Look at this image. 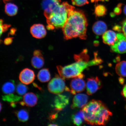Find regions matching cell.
<instances>
[{
	"label": "cell",
	"mask_w": 126,
	"mask_h": 126,
	"mask_svg": "<svg viewBox=\"0 0 126 126\" xmlns=\"http://www.w3.org/2000/svg\"><path fill=\"white\" fill-rule=\"evenodd\" d=\"M117 39V34L111 30L106 31L102 36L103 43L110 46L114 45Z\"/></svg>",
	"instance_id": "cell-17"
},
{
	"label": "cell",
	"mask_w": 126,
	"mask_h": 126,
	"mask_svg": "<svg viewBox=\"0 0 126 126\" xmlns=\"http://www.w3.org/2000/svg\"><path fill=\"white\" fill-rule=\"evenodd\" d=\"M71 1L73 5L79 7L89 3L88 0H71Z\"/></svg>",
	"instance_id": "cell-29"
},
{
	"label": "cell",
	"mask_w": 126,
	"mask_h": 126,
	"mask_svg": "<svg viewBox=\"0 0 126 126\" xmlns=\"http://www.w3.org/2000/svg\"><path fill=\"white\" fill-rule=\"evenodd\" d=\"M122 94L123 95L124 97L126 98V85L124 86V87Z\"/></svg>",
	"instance_id": "cell-34"
},
{
	"label": "cell",
	"mask_w": 126,
	"mask_h": 126,
	"mask_svg": "<svg viewBox=\"0 0 126 126\" xmlns=\"http://www.w3.org/2000/svg\"><path fill=\"white\" fill-rule=\"evenodd\" d=\"M37 78L39 81L42 83L47 82L51 78V76L48 69L44 68L41 70L37 75Z\"/></svg>",
	"instance_id": "cell-20"
},
{
	"label": "cell",
	"mask_w": 126,
	"mask_h": 126,
	"mask_svg": "<svg viewBox=\"0 0 126 126\" xmlns=\"http://www.w3.org/2000/svg\"><path fill=\"white\" fill-rule=\"evenodd\" d=\"M2 100L4 101L11 102H16L22 99L21 96L15 95L14 94H6L2 96Z\"/></svg>",
	"instance_id": "cell-26"
},
{
	"label": "cell",
	"mask_w": 126,
	"mask_h": 126,
	"mask_svg": "<svg viewBox=\"0 0 126 126\" xmlns=\"http://www.w3.org/2000/svg\"><path fill=\"white\" fill-rule=\"evenodd\" d=\"M107 28V25L104 22L99 21L94 23L92 30L94 33L97 35H101L106 32Z\"/></svg>",
	"instance_id": "cell-18"
},
{
	"label": "cell",
	"mask_w": 126,
	"mask_h": 126,
	"mask_svg": "<svg viewBox=\"0 0 126 126\" xmlns=\"http://www.w3.org/2000/svg\"><path fill=\"white\" fill-rule=\"evenodd\" d=\"M69 99L65 95L58 94L54 101V107L57 111H61L65 108L69 103Z\"/></svg>",
	"instance_id": "cell-15"
},
{
	"label": "cell",
	"mask_w": 126,
	"mask_h": 126,
	"mask_svg": "<svg viewBox=\"0 0 126 126\" xmlns=\"http://www.w3.org/2000/svg\"><path fill=\"white\" fill-rule=\"evenodd\" d=\"M2 108V105L1 102H0V112Z\"/></svg>",
	"instance_id": "cell-38"
},
{
	"label": "cell",
	"mask_w": 126,
	"mask_h": 126,
	"mask_svg": "<svg viewBox=\"0 0 126 126\" xmlns=\"http://www.w3.org/2000/svg\"><path fill=\"white\" fill-rule=\"evenodd\" d=\"M38 97L33 93H28L25 94L23 97V102L26 106L32 107L37 103Z\"/></svg>",
	"instance_id": "cell-16"
},
{
	"label": "cell",
	"mask_w": 126,
	"mask_h": 126,
	"mask_svg": "<svg viewBox=\"0 0 126 126\" xmlns=\"http://www.w3.org/2000/svg\"><path fill=\"white\" fill-rule=\"evenodd\" d=\"M34 72L31 69L26 68L21 71L19 75V79L20 81L26 85L31 84L35 78Z\"/></svg>",
	"instance_id": "cell-11"
},
{
	"label": "cell",
	"mask_w": 126,
	"mask_h": 126,
	"mask_svg": "<svg viewBox=\"0 0 126 126\" xmlns=\"http://www.w3.org/2000/svg\"><path fill=\"white\" fill-rule=\"evenodd\" d=\"M64 79L60 76L56 75L50 81L48 85V89L51 93L59 94L64 91H67L68 88L66 86Z\"/></svg>",
	"instance_id": "cell-5"
},
{
	"label": "cell",
	"mask_w": 126,
	"mask_h": 126,
	"mask_svg": "<svg viewBox=\"0 0 126 126\" xmlns=\"http://www.w3.org/2000/svg\"><path fill=\"white\" fill-rule=\"evenodd\" d=\"M15 113L18 120L20 122H26L29 119V113L26 109L20 110L15 111Z\"/></svg>",
	"instance_id": "cell-23"
},
{
	"label": "cell",
	"mask_w": 126,
	"mask_h": 126,
	"mask_svg": "<svg viewBox=\"0 0 126 126\" xmlns=\"http://www.w3.org/2000/svg\"><path fill=\"white\" fill-rule=\"evenodd\" d=\"M124 14L126 16V5H125L124 7Z\"/></svg>",
	"instance_id": "cell-37"
},
{
	"label": "cell",
	"mask_w": 126,
	"mask_h": 126,
	"mask_svg": "<svg viewBox=\"0 0 126 126\" xmlns=\"http://www.w3.org/2000/svg\"><path fill=\"white\" fill-rule=\"evenodd\" d=\"M119 81L120 84H124V79L122 78V77H120V78H119Z\"/></svg>",
	"instance_id": "cell-36"
},
{
	"label": "cell",
	"mask_w": 126,
	"mask_h": 126,
	"mask_svg": "<svg viewBox=\"0 0 126 126\" xmlns=\"http://www.w3.org/2000/svg\"><path fill=\"white\" fill-rule=\"evenodd\" d=\"M61 3V0H44L42 1V6L45 17L51 13L56 6Z\"/></svg>",
	"instance_id": "cell-12"
},
{
	"label": "cell",
	"mask_w": 126,
	"mask_h": 126,
	"mask_svg": "<svg viewBox=\"0 0 126 126\" xmlns=\"http://www.w3.org/2000/svg\"><path fill=\"white\" fill-rule=\"evenodd\" d=\"M33 56L31 61L32 66L37 69L43 67L45 64V60L41 52L39 50H36L34 52Z\"/></svg>",
	"instance_id": "cell-14"
},
{
	"label": "cell",
	"mask_w": 126,
	"mask_h": 126,
	"mask_svg": "<svg viewBox=\"0 0 126 126\" xmlns=\"http://www.w3.org/2000/svg\"><path fill=\"white\" fill-rule=\"evenodd\" d=\"M12 38L9 37L6 38L4 40V44L6 45H9L11 44L12 42Z\"/></svg>",
	"instance_id": "cell-32"
},
{
	"label": "cell",
	"mask_w": 126,
	"mask_h": 126,
	"mask_svg": "<svg viewBox=\"0 0 126 126\" xmlns=\"http://www.w3.org/2000/svg\"><path fill=\"white\" fill-rule=\"evenodd\" d=\"M30 32L33 37L37 39L43 38L47 34L45 27L40 24L33 25L31 28Z\"/></svg>",
	"instance_id": "cell-13"
},
{
	"label": "cell",
	"mask_w": 126,
	"mask_h": 126,
	"mask_svg": "<svg viewBox=\"0 0 126 126\" xmlns=\"http://www.w3.org/2000/svg\"><path fill=\"white\" fill-rule=\"evenodd\" d=\"M74 6L67 2H63L56 6L51 13L46 17L49 30L63 28L66 22L69 12L75 9Z\"/></svg>",
	"instance_id": "cell-3"
},
{
	"label": "cell",
	"mask_w": 126,
	"mask_h": 126,
	"mask_svg": "<svg viewBox=\"0 0 126 126\" xmlns=\"http://www.w3.org/2000/svg\"><path fill=\"white\" fill-rule=\"evenodd\" d=\"M87 19L84 13L74 9L69 12L66 22L62 28L64 38L66 40L79 37L86 39Z\"/></svg>",
	"instance_id": "cell-2"
},
{
	"label": "cell",
	"mask_w": 126,
	"mask_h": 126,
	"mask_svg": "<svg viewBox=\"0 0 126 126\" xmlns=\"http://www.w3.org/2000/svg\"><path fill=\"white\" fill-rule=\"evenodd\" d=\"M112 115V113L105 105H104L95 118L94 125H105L109 120L110 116Z\"/></svg>",
	"instance_id": "cell-9"
},
{
	"label": "cell",
	"mask_w": 126,
	"mask_h": 126,
	"mask_svg": "<svg viewBox=\"0 0 126 126\" xmlns=\"http://www.w3.org/2000/svg\"><path fill=\"white\" fill-rule=\"evenodd\" d=\"M104 105L100 101L93 100L83 107L82 110L84 113L86 122L88 124L94 125L95 118Z\"/></svg>",
	"instance_id": "cell-4"
},
{
	"label": "cell",
	"mask_w": 126,
	"mask_h": 126,
	"mask_svg": "<svg viewBox=\"0 0 126 126\" xmlns=\"http://www.w3.org/2000/svg\"><path fill=\"white\" fill-rule=\"evenodd\" d=\"M84 77V75L73 78L71 81L69 92L76 94L84 91L86 87L85 82L83 79Z\"/></svg>",
	"instance_id": "cell-6"
},
{
	"label": "cell",
	"mask_w": 126,
	"mask_h": 126,
	"mask_svg": "<svg viewBox=\"0 0 126 126\" xmlns=\"http://www.w3.org/2000/svg\"><path fill=\"white\" fill-rule=\"evenodd\" d=\"M49 126H58V125H56V124H50V125H48Z\"/></svg>",
	"instance_id": "cell-40"
},
{
	"label": "cell",
	"mask_w": 126,
	"mask_h": 126,
	"mask_svg": "<svg viewBox=\"0 0 126 126\" xmlns=\"http://www.w3.org/2000/svg\"><path fill=\"white\" fill-rule=\"evenodd\" d=\"M91 2L95 3V4L96 5V4L99 1H109V0H91Z\"/></svg>",
	"instance_id": "cell-35"
},
{
	"label": "cell",
	"mask_w": 126,
	"mask_h": 126,
	"mask_svg": "<svg viewBox=\"0 0 126 126\" xmlns=\"http://www.w3.org/2000/svg\"><path fill=\"white\" fill-rule=\"evenodd\" d=\"M15 89V82L12 80L4 83L2 87V92L5 94H14Z\"/></svg>",
	"instance_id": "cell-21"
},
{
	"label": "cell",
	"mask_w": 126,
	"mask_h": 126,
	"mask_svg": "<svg viewBox=\"0 0 126 126\" xmlns=\"http://www.w3.org/2000/svg\"><path fill=\"white\" fill-rule=\"evenodd\" d=\"M28 89L27 86L21 83H19L16 87V92L20 96H22L26 93Z\"/></svg>",
	"instance_id": "cell-27"
},
{
	"label": "cell",
	"mask_w": 126,
	"mask_h": 126,
	"mask_svg": "<svg viewBox=\"0 0 126 126\" xmlns=\"http://www.w3.org/2000/svg\"><path fill=\"white\" fill-rule=\"evenodd\" d=\"M117 39L114 45L111 46V51L118 53H126V37L124 34H117Z\"/></svg>",
	"instance_id": "cell-7"
},
{
	"label": "cell",
	"mask_w": 126,
	"mask_h": 126,
	"mask_svg": "<svg viewBox=\"0 0 126 126\" xmlns=\"http://www.w3.org/2000/svg\"><path fill=\"white\" fill-rule=\"evenodd\" d=\"M86 86L87 93L91 95L101 88L102 84L98 77H93L87 79Z\"/></svg>",
	"instance_id": "cell-8"
},
{
	"label": "cell",
	"mask_w": 126,
	"mask_h": 126,
	"mask_svg": "<svg viewBox=\"0 0 126 126\" xmlns=\"http://www.w3.org/2000/svg\"><path fill=\"white\" fill-rule=\"evenodd\" d=\"M10 26V25H9L3 24V20L0 19V37L3 33L7 31Z\"/></svg>",
	"instance_id": "cell-28"
},
{
	"label": "cell",
	"mask_w": 126,
	"mask_h": 126,
	"mask_svg": "<svg viewBox=\"0 0 126 126\" xmlns=\"http://www.w3.org/2000/svg\"><path fill=\"white\" fill-rule=\"evenodd\" d=\"M113 29L114 31H116L119 32H120L122 31V27H121L118 26H115L113 28Z\"/></svg>",
	"instance_id": "cell-33"
},
{
	"label": "cell",
	"mask_w": 126,
	"mask_h": 126,
	"mask_svg": "<svg viewBox=\"0 0 126 126\" xmlns=\"http://www.w3.org/2000/svg\"><path fill=\"white\" fill-rule=\"evenodd\" d=\"M2 0L3 1V2L5 3L7 2L8 1H10V0Z\"/></svg>",
	"instance_id": "cell-39"
},
{
	"label": "cell",
	"mask_w": 126,
	"mask_h": 126,
	"mask_svg": "<svg viewBox=\"0 0 126 126\" xmlns=\"http://www.w3.org/2000/svg\"><path fill=\"white\" fill-rule=\"evenodd\" d=\"M122 31L126 37V19L122 23Z\"/></svg>",
	"instance_id": "cell-31"
},
{
	"label": "cell",
	"mask_w": 126,
	"mask_h": 126,
	"mask_svg": "<svg viewBox=\"0 0 126 126\" xmlns=\"http://www.w3.org/2000/svg\"><path fill=\"white\" fill-rule=\"evenodd\" d=\"M116 73L121 77H126V61H123L118 63L115 68Z\"/></svg>",
	"instance_id": "cell-24"
},
{
	"label": "cell",
	"mask_w": 126,
	"mask_h": 126,
	"mask_svg": "<svg viewBox=\"0 0 126 126\" xmlns=\"http://www.w3.org/2000/svg\"><path fill=\"white\" fill-rule=\"evenodd\" d=\"M107 9L105 6L101 4L96 5L94 9V14L96 16H103L106 15Z\"/></svg>",
	"instance_id": "cell-25"
},
{
	"label": "cell",
	"mask_w": 126,
	"mask_h": 126,
	"mask_svg": "<svg viewBox=\"0 0 126 126\" xmlns=\"http://www.w3.org/2000/svg\"><path fill=\"white\" fill-rule=\"evenodd\" d=\"M88 99L89 97L86 94H76L74 97L71 108L73 109L75 108H83L87 104Z\"/></svg>",
	"instance_id": "cell-10"
},
{
	"label": "cell",
	"mask_w": 126,
	"mask_h": 126,
	"mask_svg": "<svg viewBox=\"0 0 126 126\" xmlns=\"http://www.w3.org/2000/svg\"><path fill=\"white\" fill-rule=\"evenodd\" d=\"M72 122L75 125L81 126L85 121V115L82 110L77 112L72 116Z\"/></svg>",
	"instance_id": "cell-19"
},
{
	"label": "cell",
	"mask_w": 126,
	"mask_h": 126,
	"mask_svg": "<svg viewBox=\"0 0 126 126\" xmlns=\"http://www.w3.org/2000/svg\"><path fill=\"white\" fill-rule=\"evenodd\" d=\"M18 10L17 6L12 3H7L5 6V12L9 16H13L16 15Z\"/></svg>",
	"instance_id": "cell-22"
},
{
	"label": "cell",
	"mask_w": 126,
	"mask_h": 126,
	"mask_svg": "<svg viewBox=\"0 0 126 126\" xmlns=\"http://www.w3.org/2000/svg\"><path fill=\"white\" fill-rule=\"evenodd\" d=\"M74 59L76 62L73 63L64 67H57L59 75L64 79L84 76L82 72L85 69L93 66L98 65L103 62L97 56V53H94V59L89 61L87 49L83 50L79 54L75 55Z\"/></svg>",
	"instance_id": "cell-1"
},
{
	"label": "cell",
	"mask_w": 126,
	"mask_h": 126,
	"mask_svg": "<svg viewBox=\"0 0 126 126\" xmlns=\"http://www.w3.org/2000/svg\"><path fill=\"white\" fill-rule=\"evenodd\" d=\"M123 4L122 3H119L117 6V7L115 8L114 12L115 15H119L122 13V9L121 8Z\"/></svg>",
	"instance_id": "cell-30"
}]
</instances>
